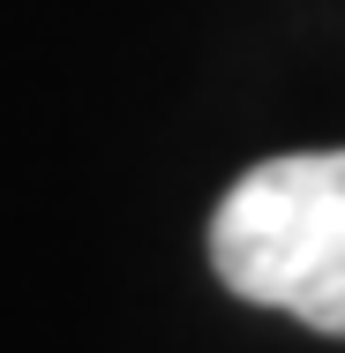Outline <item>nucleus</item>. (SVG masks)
<instances>
[{"mask_svg": "<svg viewBox=\"0 0 345 353\" xmlns=\"http://www.w3.org/2000/svg\"><path fill=\"white\" fill-rule=\"evenodd\" d=\"M210 271L240 301L345 339V150H293L225 188Z\"/></svg>", "mask_w": 345, "mask_h": 353, "instance_id": "nucleus-1", "label": "nucleus"}]
</instances>
